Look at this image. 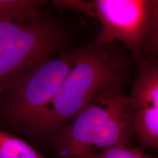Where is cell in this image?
Wrapping results in <instances>:
<instances>
[{
  "label": "cell",
  "instance_id": "obj_1",
  "mask_svg": "<svg viewBox=\"0 0 158 158\" xmlns=\"http://www.w3.org/2000/svg\"><path fill=\"white\" fill-rule=\"evenodd\" d=\"M125 68V59L111 45L94 42L77 49L73 64L56 95L26 132L38 140L51 139L102 89L124 81Z\"/></svg>",
  "mask_w": 158,
  "mask_h": 158
},
{
  "label": "cell",
  "instance_id": "obj_2",
  "mask_svg": "<svg viewBox=\"0 0 158 158\" xmlns=\"http://www.w3.org/2000/svg\"><path fill=\"white\" fill-rule=\"evenodd\" d=\"M124 81L100 91L51 138L56 158H86L135 138L133 111Z\"/></svg>",
  "mask_w": 158,
  "mask_h": 158
},
{
  "label": "cell",
  "instance_id": "obj_3",
  "mask_svg": "<svg viewBox=\"0 0 158 158\" xmlns=\"http://www.w3.org/2000/svg\"><path fill=\"white\" fill-rule=\"evenodd\" d=\"M65 39L62 27L48 17L29 23L0 22V92L8 91L27 70L57 54Z\"/></svg>",
  "mask_w": 158,
  "mask_h": 158
},
{
  "label": "cell",
  "instance_id": "obj_4",
  "mask_svg": "<svg viewBox=\"0 0 158 158\" xmlns=\"http://www.w3.org/2000/svg\"><path fill=\"white\" fill-rule=\"evenodd\" d=\"M76 10L96 17L102 31L94 43L112 45L119 41L141 61L142 48L158 27V0L77 1Z\"/></svg>",
  "mask_w": 158,
  "mask_h": 158
},
{
  "label": "cell",
  "instance_id": "obj_5",
  "mask_svg": "<svg viewBox=\"0 0 158 158\" xmlns=\"http://www.w3.org/2000/svg\"><path fill=\"white\" fill-rule=\"evenodd\" d=\"M76 50L42 61L18 79L8 90L3 114L26 132L58 92L74 62Z\"/></svg>",
  "mask_w": 158,
  "mask_h": 158
},
{
  "label": "cell",
  "instance_id": "obj_6",
  "mask_svg": "<svg viewBox=\"0 0 158 158\" xmlns=\"http://www.w3.org/2000/svg\"><path fill=\"white\" fill-rule=\"evenodd\" d=\"M128 100L141 149H158V62H139Z\"/></svg>",
  "mask_w": 158,
  "mask_h": 158
},
{
  "label": "cell",
  "instance_id": "obj_7",
  "mask_svg": "<svg viewBox=\"0 0 158 158\" xmlns=\"http://www.w3.org/2000/svg\"><path fill=\"white\" fill-rule=\"evenodd\" d=\"M47 3L40 0H0V22H35L44 17L43 9Z\"/></svg>",
  "mask_w": 158,
  "mask_h": 158
},
{
  "label": "cell",
  "instance_id": "obj_8",
  "mask_svg": "<svg viewBox=\"0 0 158 158\" xmlns=\"http://www.w3.org/2000/svg\"><path fill=\"white\" fill-rule=\"evenodd\" d=\"M0 158H46L30 144L0 129Z\"/></svg>",
  "mask_w": 158,
  "mask_h": 158
},
{
  "label": "cell",
  "instance_id": "obj_9",
  "mask_svg": "<svg viewBox=\"0 0 158 158\" xmlns=\"http://www.w3.org/2000/svg\"><path fill=\"white\" fill-rule=\"evenodd\" d=\"M86 158H155L144 152L143 150L134 147L132 144H120L100 152L91 155Z\"/></svg>",
  "mask_w": 158,
  "mask_h": 158
},
{
  "label": "cell",
  "instance_id": "obj_10",
  "mask_svg": "<svg viewBox=\"0 0 158 158\" xmlns=\"http://www.w3.org/2000/svg\"><path fill=\"white\" fill-rule=\"evenodd\" d=\"M154 43H155V48H156V49H157V51L158 52V27L157 28V31H156L155 37H154Z\"/></svg>",
  "mask_w": 158,
  "mask_h": 158
}]
</instances>
